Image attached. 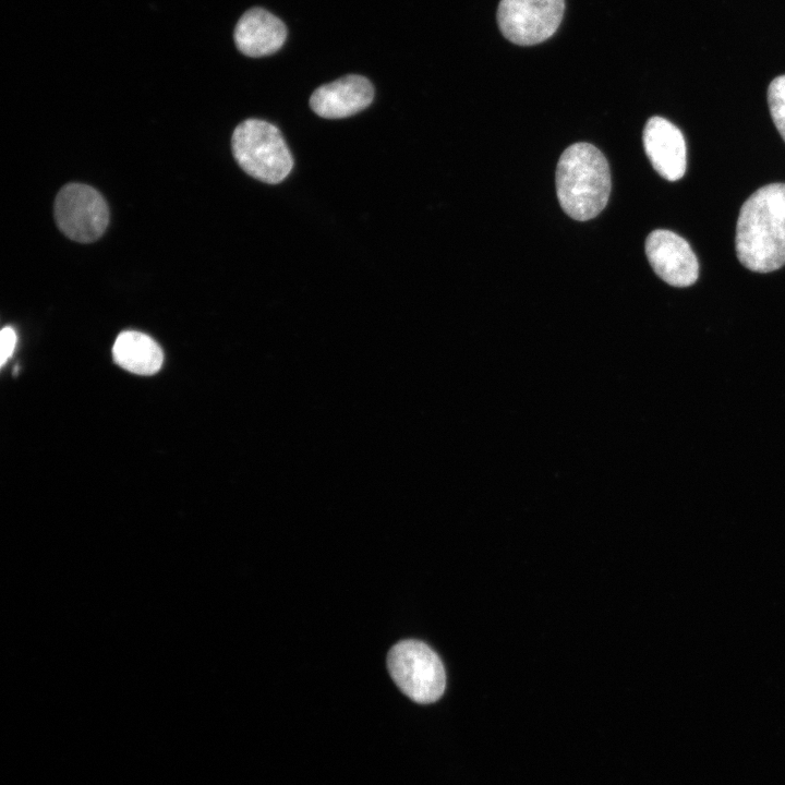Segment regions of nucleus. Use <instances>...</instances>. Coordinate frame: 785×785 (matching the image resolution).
Instances as JSON below:
<instances>
[{
	"mask_svg": "<svg viewBox=\"0 0 785 785\" xmlns=\"http://www.w3.org/2000/svg\"><path fill=\"white\" fill-rule=\"evenodd\" d=\"M736 254L746 268L770 273L785 265V183H771L742 204L736 225Z\"/></svg>",
	"mask_w": 785,
	"mask_h": 785,
	"instance_id": "f257e3e1",
	"label": "nucleus"
},
{
	"mask_svg": "<svg viewBox=\"0 0 785 785\" xmlns=\"http://www.w3.org/2000/svg\"><path fill=\"white\" fill-rule=\"evenodd\" d=\"M611 189L608 162L595 146L580 142L563 152L556 168V193L569 217L585 221L597 216Z\"/></svg>",
	"mask_w": 785,
	"mask_h": 785,
	"instance_id": "f03ea898",
	"label": "nucleus"
},
{
	"mask_svg": "<svg viewBox=\"0 0 785 785\" xmlns=\"http://www.w3.org/2000/svg\"><path fill=\"white\" fill-rule=\"evenodd\" d=\"M231 149L238 165L249 176L265 183H279L293 167L292 155L277 126L247 119L233 131Z\"/></svg>",
	"mask_w": 785,
	"mask_h": 785,
	"instance_id": "7ed1b4c3",
	"label": "nucleus"
},
{
	"mask_svg": "<svg viewBox=\"0 0 785 785\" xmlns=\"http://www.w3.org/2000/svg\"><path fill=\"white\" fill-rule=\"evenodd\" d=\"M388 672L398 688L418 703L438 700L446 687V674L439 656L424 642L402 640L389 650Z\"/></svg>",
	"mask_w": 785,
	"mask_h": 785,
	"instance_id": "20e7f679",
	"label": "nucleus"
},
{
	"mask_svg": "<svg viewBox=\"0 0 785 785\" xmlns=\"http://www.w3.org/2000/svg\"><path fill=\"white\" fill-rule=\"evenodd\" d=\"M55 220L59 230L80 243L98 240L109 224V208L102 195L93 186L68 183L55 200Z\"/></svg>",
	"mask_w": 785,
	"mask_h": 785,
	"instance_id": "39448f33",
	"label": "nucleus"
},
{
	"mask_svg": "<svg viewBox=\"0 0 785 785\" xmlns=\"http://www.w3.org/2000/svg\"><path fill=\"white\" fill-rule=\"evenodd\" d=\"M564 12L565 0H500L497 23L509 41L532 46L555 34Z\"/></svg>",
	"mask_w": 785,
	"mask_h": 785,
	"instance_id": "423d86ee",
	"label": "nucleus"
},
{
	"mask_svg": "<svg viewBox=\"0 0 785 785\" xmlns=\"http://www.w3.org/2000/svg\"><path fill=\"white\" fill-rule=\"evenodd\" d=\"M645 254L654 273L674 287L693 285L699 276V263L689 243L677 233L653 230L645 240Z\"/></svg>",
	"mask_w": 785,
	"mask_h": 785,
	"instance_id": "0eeeda50",
	"label": "nucleus"
},
{
	"mask_svg": "<svg viewBox=\"0 0 785 785\" xmlns=\"http://www.w3.org/2000/svg\"><path fill=\"white\" fill-rule=\"evenodd\" d=\"M644 152L654 170L667 181L686 172L687 148L680 130L662 117L650 118L643 130Z\"/></svg>",
	"mask_w": 785,
	"mask_h": 785,
	"instance_id": "6e6552de",
	"label": "nucleus"
},
{
	"mask_svg": "<svg viewBox=\"0 0 785 785\" xmlns=\"http://www.w3.org/2000/svg\"><path fill=\"white\" fill-rule=\"evenodd\" d=\"M373 98L372 83L364 76L350 74L315 89L310 106L322 118L341 119L362 111Z\"/></svg>",
	"mask_w": 785,
	"mask_h": 785,
	"instance_id": "1a4fd4ad",
	"label": "nucleus"
},
{
	"mask_svg": "<svg viewBox=\"0 0 785 785\" xmlns=\"http://www.w3.org/2000/svg\"><path fill=\"white\" fill-rule=\"evenodd\" d=\"M287 38V28L274 14L261 8L247 10L234 29L237 48L245 56L258 58L278 51Z\"/></svg>",
	"mask_w": 785,
	"mask_h": 785,
	"instance_id": "9d476101",
	"label": "nucleus"
},
{
	"mask_svg": "<svg viewBox=\"0 0 785 785\" xmlns=\"http://www.w3.org/2000/svg\"><path fill=\"white\" fill-rule=\"evenodd\" d=\"M114 362L122 369L138 375L157 373L164 362V353L149 336L135 331H122L112 347Z\"/></svg>",
	"mask_w": 785,
	"mask_h": 785,
	"instance_id": "9b49d317",
	"label": "nucleus"
},
{
	"mask_svg": "<svg viewBox=\"0 0 785 785\" xmlns=\"http://www.w3.org/2000/svg\"><path fill=\"white\" fill-rule=\"evenodd\" d=\"M768 104L774 125L785 141V75H780L770 83Z\"/></svg>",
	"mask_w": 785,
	"mask_h": 785,
	"instance_id": "f8f14e48",
	"label": "nucleus"
},
{
	"mask_svg": "<svg viewBox=\"0 0 785 785\" xmlns=\"http://www.w3.org/2000/svg\"><path fill=\"white\" fill-rule=\"evenodd\" d=\"M1 353L0 364L3 366L12 355L16 345V334L10 326L2 328L0 334Z\"/></svg>",
	"mask_w": 785,
	"mask_h": 785,
	"instance_id": "ddd939ff",
	"label": "nucleus"
}]
</instances>
